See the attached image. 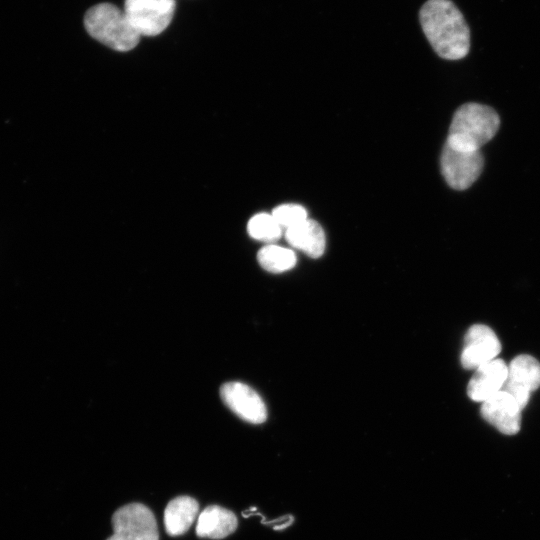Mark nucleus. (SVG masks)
Segmentation results:
<instances>
[{
  "label": "nucleus",
  "mask_w": 540,
  "mask_h": 540,
  "mask_svg": "<svg viewBox=\"0 0 540 540\" xmlns=\"http://www.w3.org/2000/svg\"><path fill=\"white\" fill-rule=\"evenodd\" d=\"M199 511L198 502L189 496L172 499L164 510V524L168 535L179 536L188 531Z\"/></svg>",
  "instance_id": "nucleus-14"
},
{
  "label": "nucleus",
  "mask_w": 540,
  "mask_h": 540,
  "mask_svg": "<svg viewBox=\"0 0 540 540\" xmlns=\"http://www.w3.org/2000/svg\"><path fill=\"white\" fill-rule=\"evenodd\" d=\"M497 112L486 105L466 103L454 113L445 144L460 150L477 151L499 129Z\"/></svg>",
  "instance_id": "nucleus-2"
},
{
  "label": "nucleus",
  "mask_w": 540,
  "mask_h": 540,
  "mask_svg": "<svg viewBox=\"0 0 540 540\" xmlns=\"http://www.w3.org/2000/svg\"><path fill=\"white\" fill-rule=\"evenodd\" d=\"M507 372L508 366L501 359H494L476 368L467 386L469 398L483 402L501 391Z\"/></svg>",
  "instance_id": "nucleus-11"
},
{
  "label": "nucleus",
  "mask_w": 540,
  "mask_h": 540,
  "mask_svg": "<svg viewBox=\"0 0 540 540\" xmlns=\"http://www.w3.org/2000/svg\"><path fill=\"white\" fill-rule=\"evenodd\" d=\"M285 239L289 245L311 258H319L325 250V233L320 224L312 219L286 229Z\"/></svg>",
  "instance_id": "nucleus-13"
},
{
  "label": "nucleus",
  "mask_w": 540,
  "mask_h": 540,
  "mask_svg": "<svg viewBox=\"0 0 540 540\" xmlns=\"http://www.w3.org/2000/svg\"><path fill=\"white\" fill-rule=\"evenodd\" d=\"M247 232L255 240L272 244L281 237L282 227L272 214L258 213L248 221Z\"/></svg>",
  "instance_id": "nucleus-16"
},
{
  "label": "nucleus",
  "mask_w": 540,
  "mask_h": 540,
  "mask_svg": "<svg viewBox=\"0 0 540 540\" xmlns=\"http://www.w3.org/2000/svg\"><path fill=\"white\" fill-rule=\"evenodd\" d=\"M113 534L106 540H159L153 512L141 503L120 507L112 516Z\"/></svg>",
  "instance_id": "nucleus-4"
},
{
  "label": "nucleus",
  "mask_w": 540,
  "mask_h": 540,
  "mask_svg": "<svg viewBox=\"0 0 540 540\" xmlns=\"http://www.w3.org/2000/svg\"><path fill=\"white\" fill-rule=\"evenodd\" d=\"M440 164L447 184L455 190H465L481 174L484 158L480 150L465 151L444 144Z\"/></svg>",
  "instance_id": "nucleus-5"
},
{
  "label": "nucleus",
  "mask_w": 540,
  "mask_h": 540,
  "mask_svg": "<svg viewBox=\"0 0 540 540\" xmlns=\"http://www.w3.org/2000/svg\"><path fill=\"white\" fill-rule=\"evenodd\" d=\"M87 32L102 44L117 51H129L139 42L140 34L124 11L111 3H100L85 14Z\"/></svg>",
  "instance_id": "nucleus-3"
},
{
  "label": "nucleus",
  "mask_w": 540,
  "mask_h": 540,
  "mask_svg": "<svg viewBox=\"0 0 540 540\" xmlns=\"http://www.w3.org/2000/svg\"><path fill=\"white\" fill-rule=\"evenodd\" d=\"M501 343L495 332L487 325H472L465 334L461 364L465 369H476L496 358Z\"/></svg>",
  "instance_id": "nucleus-8"
},
{
  "label": "nucleus",
  "mask_w": 540,
  "mask_h": 540,
  "mask_svg": "<svg viewBox=\"0 0 540 540\" xmlns=\"http://www.w3.org/2000/svg\"><path fill=\"white\" fill-rule=\"evenodd\" d=\"M271 214L285 230L308 219L306 209L298 204L279 205L273 209Z\"/></svg>",
  "instance_id": "nucleus-17"
},
{
  "label": "nucleus",
  "mask_w": 540,
  "mask_h": 540,
  "mask_svg": "<svg viewBox=\"0 0 540 540\" xmlns=\"http://www.w3.org/2000/svg\"><path fill=\"white\" fill-rule=\"evenodd\" d=\"M422 30L434 51L447 60L464 58L470 32L464 16L451 0H428L419 11Z\"/></svg>",
  "instance_id": "nucleus-1"
},
{
  "label": "nucleus",
  "mask_w": 540,
  "mask_h": 540,
  "mask_svg": "<svg viewBox=\"0 0 540 540\" xmlns=\"http://www.w3.org/2000/svg\"><path fill=\"white\" fill-rule=\"evenodd\" d=\"M235 514L221 506L206 507L198 516L196 534L201 538L223 539L237 528Z\"/></svg>",
  "instance_id": "nucleus-12"
},
{
  "label": "nucleus",
  "mask_w": 540,
  "mask_h": 540,
  "mask_svg": "<svg viewBox=\"0 0 540 540\" xmlns=\"http://www.w3.org/2000/svg\"><path fill=\"white\" fill-rule=\"evenodd\" d=\"M540 387V363L530 355H519L508 365L503 390L511 394L523 409L531 392Z\"/></svg>",
  "instance_id": "nucleus-7"
},
{
  "label": "nucleus",
  "mask_w": 540,
  "mask_h": 540,
  "mask_svg": "<svg viewBox=\"0 0 540 540\" xmlns=\"http://www.w3.org/2000/svg\"><path fill=\"white\" fill-rule=\"evenodd\" d=\"M521 410L515 398L501 390L482 402L483 418L505 435H514L521 427Z\"/></svg>",
  "instance_id": "nucleus-10"
},
{
  "label": "nucleus",
  "mask_w": 540,
  "mask_h": 540,
  "mask_svg": "<svg viewBox=\"0 0 540 540\" xmlns=\"http://www.w3.org/2000/svg\"><path fill=\"white\" fill-rule=\"evenodd\" d=\"M257 260L266 271L282 273L293 268L297 259L291 249L276 244H268L259 250Z\"/></svg>",
  "instance_id": "nucleus-15"
},
{
  "label": "nucleus",
  "mask_w": 540,
  "mask_h": 540,
  "mask_svg": "<svg viewBox=\"0 0 540 540\" xmlns=\"http://www.w3.org/2000/svg\"><path fill=\"white\" fill-rule=\"evenodd\" d=\"M220 396L225 405L244 421L260 424L267 418V409L262 398L244 383L223 384Z\"/></svg>",
  "instance_id": "nucleus-9"
},
{
  "label": "nucleus",
  "mask_w": 540,
  "mask_h": 540,
  "mask_svg": "<svg viewBox=\"0 0 540 540\" xmlns=\"http://www.w3.org/2000/svg\"><path fill=\"white\" fill-rule=\"evenodd\" d=\"M174 0H125L124 12L142 36H156L170 24Z\"/></svg>",
  "instance_id": "nucleus-6"
}]
</instances>
